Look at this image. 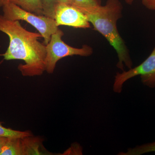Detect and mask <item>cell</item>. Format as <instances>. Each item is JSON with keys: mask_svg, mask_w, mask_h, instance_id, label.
<instances>
[{"mask_svg": "<svg viewBox=\"0 0 155 155\" xmlns=\"http://www.w3.org/2000/svg\"><path fill=\"white\" fill-rule=\"evenodd\" d=\"M8 138V137H5L0 136V153L2 152L3 147L5 144Z\"/></svg>", "mask_w": 155, "mask_h": 155, "instance_id": "14", "label": "cell"}, {"mask_svg": "<svg viewBox=\"0 0 155 155\" xmlns=\"http://www.w3.org/2000/svg\"><path fill=\"white\" fill-rule=\"evenodd\" d=\"M154 152H155V141L128 149L127 152L120 153L118 155H140Z\"/></svg>", "mask_w": 155, "mask_h": 155, "instance_id": "10", "label": "cell"}, {"mask_svg": "<svg viewBox=\"0 0 155 155\" xmlns=\"http://www.w3.org/2000/svg\"><path fill=\"white\" fill-rule=\"evenodd\" d=\"M134 1V0H125V2L128 5H132Z\"/></svg>", "mask_w": 155, "mask_h": 155, "instance_id": "16", "label": "cell"}, {"mask_svg": "<svg viewBox=\"0 0 155 155\" xmlns=\"http://www.w3.org/2000/svg\"><path fill=\"white\" fill-rule=\"evenodd\" d=\"M76 8L85 15L88 22L93 25L94 29L101 33L116 50L119 59L117 68L122 71L125 65L129 69L132 68L133 63L129 50L117 28V22L122 15L123 6L121 2L107 0L104 6Z\"/></svg>", "mask_w": 155, "mask_h": 155, "instance_id": "2", "label": "cell"}, {"mask_svg": "<svg viewBox=\"0 0 155 155\" xmlns=\"http://www.w3.org/2000/svg\"><path fill=\"white\" fill-rule=\"evenodd\" d=\"M29 155L28 137H8L0 155Z\"/></svg>", "mask_w": 155, "mask_h": 155, "instance_id": "7", "label": "cell"}, {"mask_svg": "<svg viewBox=\"0 0 155 155\" xmlns=\"http://www.w3.org/2000/svg\"><path fill=\"white\" fill-rule=\"evenodd\" d=\"M69 5L79 8H90L101 5L100 0H69Z\"/></svg>", "mask_w": 155, "mask_h": 155, "instance_id": "12", "label": "cell"}, {"mask_svg": "<svg viewBox=\"0 0 155 155\" xmlns=\"http://www.w3.org/2000/svg\"><path fill=\"white\" fill-rule=\"evenodd\" d=\"M8 2L25 11L37 15H44L41 0H8Z\"/></svg>", "mask_w": 155, "mask_h": 155, "instance_id": "8", "label": "cell"}, {"mask_svg": "<svg viewBox=\"0 0 155 155\" xmlns=\"http://www.w3.org/2000/svg\"><path fill=\"white\" fill-rule=\"evenodd\" d=\"M137 75L140 76L142 83L144 85L150 88L155 87V47L150 54L138 66L116 73L113 85L114 92L120 93L124 83Z\"/></svg>", "mask_w": 155, "mask_h": 155, "instance_id": "5", "label": "cell"}, {"mask_svg": "<svg viewBox=\"0 0 155 155\" xmlns=\"http://www.w3.org/2000/svg\"><path fill=\"white\" fill-rule=\"evenodd\" d=\"M0 136L23 138L32 136V134L29 131H19L7 128L4 127L2 123L0 122Z\"/></svg>", "mask_w": 155, "mask_h": 155, "instance_id": "11", "label": "cell"}, {"mask_svg": "<svg viewBox=\"0 0 155 155\" xmlns=\"http://www.w3.org/2000/svg\"><path fill=\"white\" fill-rule=\"evenodd\" d=\"M0 31L9 38L8 47L2 55L6 61L22 60L18 69L24 76L33 77L42 75L45 71L46 48L39 41L42 37L39 32L23 28L18 20H10L0 15Z\"/></svg>", "mask_w": 155, "mask_h": 155, "instance_id": "1", "label": "cell"}, {"mask_svg": "<svg viewBox=\"0 0 155 155\" xmlns=\"http://www.w3.org/2000/svg\"><path fill=\"white\" fill-rule=\"evenodd\" d=\"M141 2L146 8L155 11V0H141Z\"/></svg>", "mask_w": 155, "mask_h": 155, "instance_id": "13", "label": "cell"}, {"mask_svg": "<svg viewBox=\"0 0 155 155\" xmlns=\"http://www.w3.org/2000/svg\"><path fill=\"white\" fill-rule=\"evenodd\" d=\"M64 33L58 29L51 37L48 43L46 45L45 71L52 74L58 61L65 57L74 55L89 57L93 53V49L88 45H84L81 48L70 46L62 40Z\"/></svg>", "mask_w": 155, "mask_h": 155, "instance_id": "4", "label": "cell"}, {"mask_svg": "<svg viewBox=\"0 0 155 155\" xmlns=\"http://www.w3.org/2000/svg\"><path fill=\"white\" fill-rule=\"evenodd\" d=\"M54 19L58 27L60 25L75 28H90L86 16L76 7L67 4H59L55 11Z\"/></svg>", "mask_w": 155, "mask_h": 155, "instance_id": "6", "label": "cell"}, {"mask_svg": "<svg viewBox=\"0 0 155 155\" xmlns=\"http://www.w3.org/2000/svg\"><path fill=\"white\" fill-rule=\"evenodd\" d=\"M3 16L10 20H22L36 28L44 39L45 45L51 37L59 29L54 19L44 15H37L25 11L19 6L8 2L2 7Z\"/></svg>", "mask_w": 155, "mask_h": 155, "instance_id": "3", "label": "cell"}, {"mask_svg": "<svg viewBox=\"0 0 155 155\" xmlns=\"http://www.w3.org/2000/svg\"><path fill=\"white\" fill-rule=\"evenodd\" d=\"M8 3V0H0V7L2 8L3 6Z\"/></svg>", "mask_w": 155, "mask_h": 155, "instance_id": "15", "label": "cell"}, {"mask_svg": "<svg viewBox=\"0 0 155 155\" xmlns=\"http://www.w3.org/2000/svg\"><path fill=\"white\" fill-rule=\"evenodd\" d=\"M43 15L54 19L57 6L61 4H69V0H41Z\"/></svg>", "mask_w": 155, "mask_h": 155, "instance_id": "9", "label": "cell"}]
</instances>
